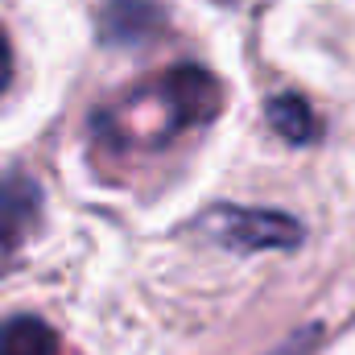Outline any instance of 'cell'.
I'll list each match as a JSON object with an SVG mask.
<instances>
[{"mask_svg": "<svg viewBox=\"0 0 355 355\" xmlns=\"http://www.w3.org/2000/svg\"><path fill=\"white\" fill-rule=\"evenodd\" d=\"M162 29L157 0H107L99 12V42L103 46H141Z\"/></svg>", "mask_w": 355, "mask_h": 355, "instance_id": "obj_3", "label": "cell"}, {"mask_svg": "<svg viewBox=\"0 0 355 355\" xmlns=\"http://www.w3.org/2000/svg\"><path fill=\"white\" fill-rule=\"evenodd\" d=\"M0 355H58V335L29 314L0 322Z\"/></svg>", "mask_w": 355, "mask_h": 355, "instance_id": "obj_5", "label": "cell"}, {"mask_svg": "<svg viewBox=\"0 0 355 355\" xmlns=\"http://www.w3.org/2000/svg\"><path fill=\"white\" fill-rule=\"evenodd\" d=\"M153 91L162 107L157 141H170L186 128H202L223 112V83L202 67H174L153 83Z\"/></svg>", "mask_w": 355, "mask_h": 355, "instance_id": "obj_1", "label": "cell"}, {"mask_svg": "<svg viewBox=\"0 0 355 355\" xmlns=\"http://www.w3.org/2000/svg\"><path fill=\"white\" fill-rule=\"evenodd\" d=\"M314 339H318V327H310V331H302V335H293V339H285L277 352L268 355H306L310 347H314Z\"/></svg>", "mask_w": 355, "mask_h": 355, "instance_id": "obj_7", "label": "cell"}, {"mask_svg": "<svg viewBox=\"0 0 355 355\" xmlns=\"http://www.w3.org/2000/svg\"><path fill=\"white\" fill-rule=\"evenodd\" d=\"M8 75H12V54H8V42L0 33V91L8 87Z\"/></svg>", "mask_w": 355, "mask_h": 355, "instance_id": "obj_8", "label": "cell"}, {"mask_svg": "<svg viewBox=\"0 0 355 355\" xmlns=\"http://www.w3.org/2000/svg\"><path fill=\"white\" fill-rule=\"evenodd\" d=\"M37 211H42V194L33 178L8 174L0 182V252H12L29 236V227L37 223Z\"/></svg>", "mask_w": 355, "mask_h": 355, "instance_id": "obj_4", "label": "cell"}, {"mask_svg": "<svg viewBox=\"0 0 355 355\" xmlns=\"http://www.w3.org/2000/svg\"><path fill=\"white\" fill-rule=\"evenodd\" d=\"M268 124L285 141H293V145H310L318 137V116H314V107L302 95H277V99H268Z\"/></svg>", "mask_w": 355, "mask_h": 355, "instance_id": "obj_6", "label": "cell"}, {"mask_svg": "<svg viewBox=\"0 0 355 355\" xmlns=\"http://www.w3.org/2000/svg\"><path fill=\"white\" fill-rule=\"evenodd\" d=\"M215 232L223 244L232 248H244V252H257V248H293L302 240V227L289 219V215H277V211H240V207H227V211H215Z\"/></svg>", "mask_w": 355, "mask_h": 355, "instance_id": "obj_2", "label": "cell"}]
</instances>
